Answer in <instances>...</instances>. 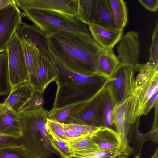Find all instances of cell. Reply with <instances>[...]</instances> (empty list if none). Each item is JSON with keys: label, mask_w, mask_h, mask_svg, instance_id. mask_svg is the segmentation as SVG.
Masks as SVG:
<instances>
[{"label": "cell", "mask_w": 158, "mask_h": 158, "mask_svg": "<svg viewBox=\"0 0 158 158\" xmlns=\"http://www.w3.org/2000/svg\"><path fill=\"white\" fill-rule=\"evenodd\" d=\"M0 133L17 138H22L23 134L19 114L3 103H0Z\"/></svg>", "instance_id": "obj_12"}, {"label": "cell", "mask_w": 158, "mask_h": 158, "mask_svg": "<svg viewBox=\"0 0 158 158\" xmlns=\"http://www.w3.org/2000/svg\"><path fill=\"white\" fill-rule=\"evenodd\" d=\"M48 111V118L64 124L69 116L78 112L85 106L88 100Z\"/></svg>", "instance_id": "obj_21"}, {"label": "cell", "mask_w": 158, "mask_h": 158, "mask_svg": "<svg viewBox=\"0 0 158 158\" xmlns=\"http://www.w3.org/2000/svg\"><path fill=\"white\" fill-rule=\"evenodd\" d=\"M48 42L57 65L78 73L97 75L99 57L104 49L91 34L60 31L48 36Z\"/></svg>", "instance_id": "obj_1"}, {"label": "cell", "mask_w": 158, "mask_h": 158, "mask_svg": "<svg viewBox=\"0 0 158 158\" xmlns=\"http://www.w3.org/2000/svg\"><path fill=\"white\" fill-rule=\"evenodd\" d=\"M158 148H157L151 158H158Z\"/></svg>", "instance_id": "obj_39"}, {"label": "cell", "mask_w": 158, "mask_h": 158, "mask_svg": "<svg viewBox=\"0 0 158 158\" xmlns=\"http://www.w3.org/2000/svg\"><path fill=\"white\" fill-rule=\"evenodd\" d=\"M89 27L93 39L105 50H113L122 36L123 30L94 25H89Z\"/></svg>", "instance_id": "obj_13"}, {"label": "cell", "mask_w": 158, "mask_h": 158, "mask_svg": "<svg viewBox=\"0 0 158 158\" xmlns=\"http://www.w3.org/2000/svg\"><path fill=\"white\" fill-rule=\"evenodd\" d=\"M130 147H121L110 150L98 149L91 152L80 154L73 155V158H127L132 152Z\"/></svg>", "instance_id": "obj_20"}, {"label": "cell", "mask_w": 158, "mask_h": 158, "mask_svg": "<svg viewBox=\"0 0 158 158\" xmlns=\"http://www.w3.org/2000/svg\"><path fill=\"white\" fill-rule=\"evenodd\" d=\"M12 5H15L14 0H0V10Z\"/></svg>", "instance_id": "obj_37"}, {"label": "cell", "mask_w": 158, "mask_h": 158, "mask_svg": "<svg viewBox=\"0 0 158 158\" xmlns=\"http://www.w3.org/2000/svg\"><path fill=\"white\" fill-rule=\"evenodd\" d=\"M16 32L20 38H23L32 43L40 52L54 61L48 49V36L36 26L22 23Z\"/></svg>", "instance_id": "obj_14"}, {"label": "cell", "mask_w": 158, "mask_h": 158, "mask_svg": "<svg viewBox=\"0 0 158 158\" xmlns=\"http://www.w3.org/2000/svg\"><path fill=\"white\" fill-rule=\"evenodd\" d=\"M149 62L158 65V20H157L152 39L149 50Z\"/></svg>", "instance_id": "obj_31"}, {"label": "cell", "mask_w": 158, "mask_h": 158, "mask_svg": "<svg viewBox=\"0 0 158 158\" xmlns=\"http://www.w3.org/2000/svg\"><path fill=\"white\" fill-rule=\"evenodd\" d=\"M158 92L153 95L148 100L142 113V116H146L153 108L158 103Z\"/></svg>", "instance_id": "obj_34"}, {"label": "cell", "mask_w": 158, "mask_h": 158, "mask_svg": "<svg viewBox=\"0 0 158 158\" xmlns=\"http://www.w3.org/2000/svg\"><path fill=\"white\" fill-rule=\"evenodd\" d=\"M139 34L130 31L122 36L116 46L117 57L121 64H127L135 69L139 63L140 51Z\"/></svg>", "instance_id": "obj_11"}, {"label": "cell", "mask_w": 158, "mask_h": 158, "mask_svg": "<svg viewBox=\"0 0 158 158\" xmlns=\"http://www.w3.org/2000/svg\"><path fill=\"white\" fill-rule=\"evenodd\" d=\"M0 158H28L25 146L10 147L1 149Z\"/></svg>", "instance_id": "obj_29"}, {"label": "cell", "mask_w": 158, "mask_h": 158, "mask_svg": "<svg viewBox=\"0 0 158 158\" xmlns=\"http://www.w3.org/2000/svg\"><path fill=\"white\" fill-rule=\"evenodd\" d=\"M48 111L42 106L19 114L22 121V138L28 158H51L54 150L48 138L46 124Z\"/></svg>", "instance_id": "obj_3"}, {"label": "cell", "mask_w": 158, "mask_h": 158, "mask_svg": "<svg viewBox=\"0 0 158 158\" xmlns=\"http://www.w3.org/2000/svg\"><path fill=\"white\" fill-rule=\"evenodd\" d=\"M96 4V0H79L77 18L83 23L89 25Z\"/></svg>", "instance_id": "obj_26"}, {"label": "cell", "mask_w": 158, "mask_h": 158, "mask_svg": "<svg viewBox=\"0 0 158 158\" xmlns=\"http://www.w3.org/2000/svg\"><path fill=\"white\" fill-rule=\"evenodd\" d=\"M57 89L52 109L62 108L92 97L109 79L98 75L74 72L57 65Z\"/></svg>", "instance_id": "obj_2"}, {"label": "cell", "mask_w": 158, "mask_h": 158, "mask_svg": "<svg viewBox=\"0 0 158 158\" xmlns=\"http://www.w3.org/2000/svg\"><path fill=\"white\" fill-rule=\"evenodd\" d=\"M109 80L88 100L81 110L69 116L64 124L84 125L96 127H102L99 117L100 106Z\"/></svg>", "instance_id": "obj_8"}, {"label": "cell", "mask_w": 158, "mask_h": 158, "mask_svg": "<svg viewBox=\"0 0 158 158\" xmlns=\"http://www.w3.org/2000/svg\"><path fill=\"white\" fill-rule=\"evenodd\" d=\"M6 50L8 57L9 80L12 88L28 82L29 73L21 40L16 31L8 43Z\"/></svg>", "instance_id": "obj_5"}, {"label": "cell", "mask_w": 158, "mask_h": 158, "mask_svg": "<svg viewBox=\"0 0 158 158\" xmlns=\"http://www.w3.org/2000/svg\"><path fill=\"white\" fill-rule=\"evenodd\" d=\"M21 9L33 8L59 12L73 16L78 14L79 0H14Z\"/></svg>", "instance_id": "obj_10"}, {"label": "cell", "mask_w": 158, "mask_h": 158, "mask_svg": "<svg viewBox=\"0 0 158 158\" xmlns=\"http://www.w3.org/2000/svg\"><path fill=\"white\" fill-rule=\"evenodd\" d=\"M44 103V92L35 90L29 99L20 108L19 114L31 111L41 107Z\"/></svg>", "instance_id": "obj_28"}, {"label": "cell", "mask_w": 158, "mask_h": 158, "mask_svg": "<svg viewBox=\"0 0 158 158\" xmlns=\"http://www.w3.org/2000/svg\"><path fill=\"white\" fill-rule=\"evenodd\" d=\"M63 126L64 132L68 139V140L88 136L79 133L72 129L67 128L64 126L63 125Z\"/></svg>", "instance_id": "obj_36"}, {"label": "cell", "mask_w": 158, "mask_h": 158, "mask_svg": "<svg viewBox=\"0 0 158 158\" xmlns=\"http://www.w3.org/2000/svg\"><path fill=\"white\" fill-rule=\"evenodd\" d=\"M120 64L113 50H104L99 57L97 74L110 79Z\"/></svg>", "instance_id": "obj_18"}, {"label": "cell", "mask_w": 158, "mask_h": 158, "mask_svg": "<svg viewBox=\"0 0 158 158\" xmlns=\"http://www.w3.org/2000/svg\"><path fill=\"white\" fill-rule=\"evenodd\" d=\"M68 142L73 155L86 153L99 149L97 145L90 136L69 140Z\"/></svg>", "instance_id": "obj_23"}, {"label": "cell", "mask_w": 158, "mask_h": 158, "mask_svg": "<svg viewBox=\"0 0 158 158\" xmlns=\"http://www.w3.org/2000/svg\"><path fill=\"white\" fill-rule=\"evenodd\" d=\"M59 73L56 63L40 52L37 66L29 75L28 82L35 90L44 92L50 84L55 81Z\"/></svg>", "instance_id": "obj_7"}, {"label": "cell", "mask_w": 158, "mask_h": 158, "mask_svg": "<svg viewBox=\"0 0 158 158\" xmlns=\"http://www.w3.org/2000/svg\"><path fill=\"white\" fill-rule=\"evenodd\" d=\"M22 10L28 18L47 36L60 31L90 34L85 25L76 16L37 8Z\"/></svg>", "instance_id": "obj_4"}, {"label": "cell", "mask_w": 158, "mask_h": 158, "mask_svg": "<svg viewBox=\"0 0 158 158\" xmlns=\"http://www.w3.org/2000/svg\"><path fill=\"white\" fill-rule=\"evenodd\" d=\"M25 146L22 138H17L0 133V150L10 147Z\"/></svg>", "instance_id": "obj_32"}, {"label": "cell", "mask_w": 158, "mask_h": 158, "mask_svg": "<svg viewBox=\"0 0 158 158\" xmlns=\"http://www.w3.org/2000/svg\"><path fill=\"white\" fill-rule=\"evenodd\" d=\"M34 91L28 82L19 85L11 89L3 103L18 112L20 108L31 98Z\"/></svg>", "instance_id": "obj_16"}, {"label": "cell", "mask_w": 158, "mask_h": 158, "mask_svg": "<svg viewBox=\"0 0 158 158\" xmlns=\"http://www.w3.org/2000/svg\"><path fill=\"white\" fill-rule=\"evenodd\" d=\"M138 1L146 9L150 11L155 12L158 10V0H139Z\"/></svg>", "instance_id": "obj_35"}, {"label": "cell", "mask_w": 158, "mask_h": 158, "mask_svg": "<svg viewBox=\"0 0 158 158\" xmlns=\"http://www.w3.org/2000/svg\"><path fill=\"white\" fill-rule=\"evenodd\" d=\"M91 138L100 150L115 149L122 147L118 134L110 127H100Z\"/></svg>", "instance_id": "obj_15"}, {"label": "cell", "mask_w": 158, "mask_h": 158, "mask_svg": "<svg viewBox=\"0 0 158 158\" xmlns=\"http://www.w3.org/2000/svg\"><path fill=\"white\" fill-rule=\"evenodd\" d=\"M116 28L123 30L128 22L127 9L123 0H109Z\"/></svg>", "instance_id": "obj_22"}, {"label": "cell", "mask_w": 158, "mask_h": 158, "mask_svg": "<svg viewBox=\"0 0 158 158\" xmlns=\"http://www.w3.org/2000/svg\"><path fill=\"white\" fill-rule=\"evenodd\" d=\"M155 108V114L153 127L152 130H158V103L157 104Z\"/></svg>", "instance_id": "obj_38"}, {"label": "cell", "mask_w": 158, "mask_h": 158, "mask_svg": "<svg viewBox=\"0 0 158 158\" xmlns=\"http://www.w3.org/2000/svg\"><path fill=\"white\" fill-rule=\"evenodd\" d=\"M48 133V138L51 145L61 158H73V154L70 150L68 142Z\"/></svg>", "instance_id": "obj_27"}, {"label": "cell", "mask_w": 158, "mask_h": 158, "mask_svg": "<svg viewBox=\"0 0 158 158\" xmlns=\"http://www.w3.org/2000/svg\"><path fill=\"white\" fill-rule=\"evenodd\" d=\"M22 23L21 12L16 5L0 10V52L5 50L12 37Z\"/></svg>", "instance_id": "obj_9"}, {"label": "cell", "mask_w": 158, "mask_h": 158, "mask_svg": "<svg viewBox=\"0 0 158 158\" xmlns=\"http://www.w3.org/2000/svg\"><path fill=\"white\" fill-rule=\"evenodd\" d=\"M24 56L29 75L36 69L40 51L33 44L23 38H20Z\"/></svg>", "instance_id": "obj_24"}, {"label": "cell", "mask_w": 158, "mask_h": 158, "mask_svg": "<svg viewBox=\"0 0 158 158\" xmlns=\"http://www.w3.org/2000/svg\"><path fill=\"white\" fill-rule=\"evenodd\" d=\"M12 89L9 80L6 50L0 54V96L9 94Z\"/></svg>", "instance_id": "obj_25"}, {"label": "cell", "mask_w": 158, "mask_h": 158, "mask_svg": "<svg viewBox=\"0 0 158 158\" xmlns=\"http://www.w3.org/2000/svg\"><path fill=\"white\" fill-rule=\"evenodd\" d=\"M117 29L109 0H96V6L89 25Z\"/></svg>", "instance_id": "obj_17"}, {"label": "cell", "mask_w": 158, "mask_h": 158, "mask_svg": "<svg viewBox=\"0 0 158 158\" xmlns=\"http://www.w3.org/2000/svg\"><path fill=\"white\" fill-rule=\"evenodd\" d=\"M135 71L133 67L121 64L109 82V88L115 106L124 101L128 97L135 80Z\"/></svg>", "instance_id": "obj_6"}, {"label": "cell", "mask_w": 158, "mask_h": 158, "mask_svg": "<svg viewBox=\"0 0 158 158\" xmlns=\"http://www.w3.org/2000/svg\"><path fill=\"white\" fill-rule=\"evenodd\" d=\"M109 81L101 101L99 111V117L102 126L108 127L113 125L112 112L115 106L114 101L109 88Z\"/></svg>", "instance_id": "obj_19"}, {"label": "cell", "mask_w": 158, "mask_h": 158, "mask_svg": "<svg viewBox=\"0 0 158 158\" xmlns=\"http://www.w3.org/2000/svg\"><path fill=\"white\" fill-rule=\"evenodd\" d=\"M64 126L72 129L79 133L86 136H90L97 131L100 127L77 124H63Z\"/></svg>", "instance_id": "obj_33"}, {"label": "cell", "mask_w": 158, "mask_h": 158, "mask_svg": "<svg viewBox=\"0 0 158 158\" xmlns=\"http://www.w3.org/2000/svg\"><path fill=\"white\" fill-rule=\"evenodd\" d=\"M46 127L48 133L63 141H68V139L64 132L62 124L55 120L48 118Z\"/></svg>", "instance_id": "obj_30"}]
</instances>
